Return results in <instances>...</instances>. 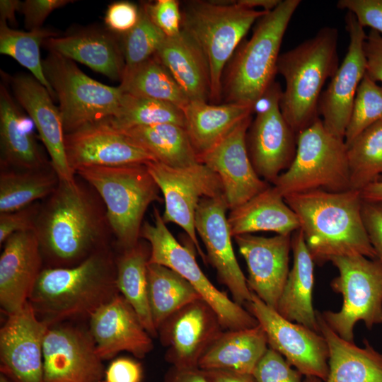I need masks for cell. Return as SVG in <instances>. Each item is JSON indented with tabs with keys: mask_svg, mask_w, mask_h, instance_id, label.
Wrapping results in <instances>:
<instances>
[{
	"mask_svg": "<svg viewBox=\"0 0 382 382\" xmlns=\"http://www.w3.org/2000/svg\"><path fill=\"white\" fill-rule=\"evenodd\" d=\"M294 262L278 301L276 311L286 320L319 332L312 294L314 261L307 248L302 231L291 237Z\"/></svg>",
	"mask_w": 382,
	"mask_h": 382,
	"instance_id": "f546056e",
	"label": "cell"
},
{
	"mask_svg": "<svg viewBox=\"0 0 382 382\" xmlns=\"http://www.w3.org/2000/svg\"><path fill=\"white\" fill-rule=\"evenodd\" d=\"M64 146L69 166L74 173L83 167L157 161L151 153L105 121L66 134Z\"/></svg>",
	"mask_w": 382,
	"mask_h": 382,
	"instance_id": "ffe728a7",
	"label": "cell"
},
{
	"mask_svg": "<svg viewBox=\"0 0 382 382\" xmlns=\"http://www.w3.org/2000/svg\"><path fill=\"white\" fill-rule=\"evenodd\" d=\"M281 95L267 110L256 115L246 136L254 169L261 178L272 183L290 166L296 151L297 134L281 112Z\"/></svg>",
	"mask_w": 382,
	"mask_h": 382,
	"instance_id": "603a6c76",
	"label": "cell"
},
{
	"mask_svg": "<svg viewBox=\"0 0 382 382\" xmlns=\"http://www.w3.org/2000/svg\"><path fill=\"white\" fill-rule=\"evenodd\" d=\"M190 101L210 100V76L207 57L184 30L166 37L155 54Z\"/></svg>",
	"mask_w": 382,
	"mask_h": 382,
	"instance_id": "f1b7e54d",
	"label": "cell"
},
{
	"mask_svg": "<svg viewBox=\"0 0 382 382\" xmlns=\"http://www.w3.org/2000/svg\"><path fill=\"white\" fill-rule=\"evenodd\" d=\"M116 276V259L106 247L74 266L43 268L28 301L49 327L90 318L120 294Z\"/></svg>",
	"mask_w": 382,
	"mask_h": 382,
	"instance_id": "3957f363",
	"label": "cell"
},
{
	"mask_svg": "<svg viewBox=\"0 0 382 382\" xmlns=\"http://www.w3.org/2000/svg\"><path fill=\"white\" fill-rule=\"evenodd\" d=\"M41 203L34 202L23 209L0 213V244L13 234L35 231Z\"/></svg>",
	"mask_w": 382,
	"mask_h": 382,
	"instance_id": "bcb514c9",
	"label": "cell"
},
{
	"mask_svg": "<svg viewBox=\"0 0 382 382\" xmlns=\"http://www.w3.org/2000/svg\"><path fill=\"white\" fill-rule=\"evenodd\" d=\"M58 35L57 32L45 28L30 31L15 30L0 21V53L12 57L28 69L52 98L56 96L44 74L40 48L45 40Z\"/></svg>",
	"mask_w": 382,
	"mask_h": 382,
	"instance_id": "ab89813d",
	"label": "cell"
},
{
	"mask_svg": "<svg viewBox=\"0 0 382 382\" xmlns=\"http://www.w3.org/2000/svg\"><path fill=\"white\" fill-rule=\"evenodd\" d=\"M366 74L373 81L382 82V35L371 30L364 42Z\"/></svg>",
	"mask_w": 382,
	"mask_h": 382,
	"instance_id": "f5cc1de1",
	"label": "cell"
},
{
	"mask_svg": "<svg viewBox=\"0 0 382 382\" xmlns=\"http://www.w3.org/2000/svg\"><path fill=\"white\" fill-rule=\"evenodd\" d=\"M273 184L284 197L316 190H350L345 140L330 134L316 119L297 134L294 160Z\"/></svg>",
	"mask_w": 382,
	"mask_h": 382,
	"instance_id": "ba28073f",
	"label": "cell"
},
{
	"mask_svg": "<svg viewBox=\"0 0 382 382\" xmlns=\"http://www.w3.org/2000/svg\"><path fill=\"white\" fill-rule=\"evenodd\" d=\"M120 132L166 166L183 168L200 163L185 128L179 125L164 123Z\"/></svg>",
	"mask_w": 382,
	"mask_h": 382,
	"instance_id": "836d02e7",
	"label": "cell"
},
{
	"mask_svg": "<svg viewBox=\"0 0 382 382\" xmlns=\"http://www.w3.org/2000/svg\"><path fill=\"white\" fill-rule=\"evenodd\" d=\"M338 39V30L325 26L279 57L277 71L285 81L280 110L296 134L318 118L322 89L339 66Z\"/></svg>",
	"mask_w": 382,
	"mask_h": 382,
	"instance_id": "277c9868",
	"label": "cell"
},
{
	"mask_svg": "<svg viewBox=\"0 0 382 382\" xmlns=\"http://www.w3.org/2000/svg\"><path fill=\"white\" fill-rule=\"evenodd\" d=\"M284 198L299 218L315 263L354 255L377 258L364 224L360 191L316 190Z\"/></svg>",
	"mask_w": 382,
	"mask_h": 382,
	"instance_id": "7a4b0ae2",
	"label": "cell"
},
{
	"mask_svg": "<svg viewBox=\"0 0 382 382\" xmlns=\"http://www.w3.org/2000/svg\"><path fill=\"white\" fill-rule=\"evenodd\" d=\"M71 0H26L22 2L21 11L24 16L25 28L34 30L42 28L48 16L54 10L63 7Z\"/></svg>",
	"mask_w": 382,
	"mask_h": 382,
	"instance_id": "681fc988",
	"label": "cell"
},
{
	"mask_svg": "<svg viewBox=\"0 0 382 382\" xmlns=\"http://www.w3.org/2000/svg\"><path fill=\"white\" fill-rule=\"evenodd\" d=\"M141 364L129 357L114 359L105 369V382H141Z\"/></svg>",
	"mask_w": 382,
	"mask_h": 382,
	"instance_id": "816d5d0a",
	"label": "cell"
},
{
	"mask_svg": "<svg viewBox=\"0 0 382 382\" xmlns=\"http://www.w3.org/2000/svg\"><path fill=\"white\" fill-rule=\"evenodd\" d=\"M145 165L163 197V221L180 226L207 264L206 254L197 237L195 217L202 199L224 195L219 177L202 163L183 168L170 167L158 161Z\"/></svg>",
	"mask_w": 382,
	"mask_h": 382,
	"instance_id": "7c38bea8",
	"label": "cell"
},
{
	"mask_svg": "<svg viewBox=\"0 0 382 382\" xmlns=\"http://www.w3.org/2000/svg\"><path fill=\"white\" fill-rule=\"evenodd\" d=\"M246 309L264 330L269 347L306 377L325 381L328 374V348L324 337L289 321L252 292Z\"/></svg>",
	"mask_w": 382,
	"mask_h": 382,
	"instance_id": "4fadbf2b",
	"label": "cell"
},
{
	"mask_svg": "<svg viewBox=\"0 0 382 382\" xmlns=\"http://www.w3.org/2000/svg\"><path fill=\"white\" fill-rule=\"evenodd\" d=\"M319 332L328 348V374L322 381L313 382H382V354L364 340L360 347L335 333L316 311Z\"/></svg>",
	"mask_w": 382,
	"mask_h": 382,
	"instance_id": "83f0119b",
	"label": "cell"
},
{
	"mask_svg": "<svg viewBox=\"0 0 382 382\" xmlns=\"http://www.w3.org/2000/svg\"><path fill=\"white\" fill-rule=\"evenodd\" d=\"M147 278L149 306L157 331L175 312L202 298L186 279L163 265L148 263Z\"/></svg>",
	"mask_w": 382,
	"mask_h": 382,
	"instance_id": "8d00e7d4",
	"label": "cell"
},
{
	"mask_svg": "<svg viewBox=\"0 0 382 382\" xmlns=\"http://www.w3.org/2000/svg\"><path fill=\"white\" fill-rule=\"evenodd\" d=\"M0 382H11L8 378L4 374H0Z\"/></svg>",
	"mask_w": 382,
	"mask_h": 382,
	"instance_id": "91938a15",
	"label": "cell"
},
{
	"mask_svg": "<svg viewBox=\"0 0 382 382\" xmlns=\"http://www.w3.org/2000/svg\"><path fill=\"white\" fill-rule=\"evenodd\" d=\"M120 81L125 93L169 103L182 110L190 101L156 55L125 69Z\"/></svg>",
	"mask_w": 382,
	"mask_h": 382,
	"instance_id": "d590c367",
	"label": "cell"
},
{
	"mask_svg": "<svg viewBox=\"0 0 382 382\" xmlns=\"http://www.w3.org/2000/svg\"><path fill=\"white\" fill-rule=\"evenodd\" d=\"M150 250L139 242L122 250L116 259V282L120 294L138 315L143 326L152 337H158L149 306L147 265Z\"/></svg>",
	"mask_w": 382,
	"mask_h": 382,
	"instance_id": "e575fe53",
	"label": "cell"
},
{
	"mask_svg": "<svg viewBox=\"0 0 382 382\" xmlns=\"http://www.w3.org/2000/svg\"><path fill=\"white\" fill-rule=\"evenodd\" d=\"M125 69L134 67L155 55L166 36L153 23L142 3L135 26L122 35Z\"/></svg>",
	"mask_w": 382,
	"mask_h": 382,
	"instance_id": "b9f144b4",
	"label": "cell"
},
{
	"mask_svg": "<svg viewBox=\"0 0 382 382\" xmlns=\"http://www.w3.org/2000/svg\"><path fill=\"white\" fill-rule=\"evenodd\" d=\"M42 261L35 231L16 233L4 243L0 256V306L7 316L28 301L43 270Z\"/></svg>",
	"mask_w": 382,
	"mask_h": 382,
	"instance_id": "d4e9b609",
	"label": "cell"
},
{
	"mask_svg": "<svg viewBox=\"0 0 382 382\" xmlns=\"http://www.w3.org/2000/svg\"><path fill=\"white\" fill-rule=\"evenodd\" d=\"M9 82L14 99L37 128L59 179L74 180L75 173L66 156L61 114L49 91L33 76L26 74L14 75Z\"/></svg>",
	"mask_w": 382,
	"mask_h": 382,
	"instance_id": "7402d4cb",
	"label": "cell"
},
{
	"mask_svg": "<svg viewBox=\"0 0 382 382\" xmlns=\"http://www.w3.org/2000/svg\"><path fill=\"white\" fill-rule=\"evenodd\" d=\"M269 348L262 328L224 330L201 357L199 369L252 374Z\"/></svg>",
	"mask_w": 382,
	"mask_h": 382,
	"instance_id": "1f68e13d",
	"label": "cell"
},
{
	"mask_svg": "<svg viewBox=\"0 0 382 382\" xmlns=\"http://www.w3.org/2000/svg\"><path fill=\"white\" fill-rule=\"evenodd\" d=\"M139 18V8L134 3L120 1L110 4L105 15V24L111 32L123 35L131 30Z\"/></svg>",
	"mask_w": 382,
	"mask_h": 382,
	"instance_id": "c3c4849f",
	"label": "cell"
},
{
	"mask_svg": "<svg viewBox=\"0 0 382 382\" xmlns=\"http://www.w3.org/2000/svg\"><path fill=\"white\" fill-rule=\"evenodd\" d=\"M75 174L94 189L104 203L119 248L124 250L135 246L147 208L162 200L146 165L83 167Z\"/></svg>",
	"mask_w": 382,
	"mask_h": 382,
	"instance_id": "8992f818",
	"label": "cell"
},
{
	"mask_svg": "<svg viewBox=\"0 0 382 382\" xmlns=\"http://www.w3.org/2000/svg\"><path fill=\"white\" fill-rule=\"evenodd\" d=\"M182 11V29L199 45L209 64L210 100L222 95L226 64L252 25L267 11L241 6L237 1H191Z\"/></svg>",
	"mask_w": 382,
	"mask_h": 382,
	"instance_id": "52a82bcc",
	"label": "cell"
},
{
	"mask_svg": "<svg viewBox=\"0 0 382 382\" xmlns=\"http://www.w3.org/2000/svg\"><path fill=\"white\" fill-rule=\"evenodd\" d=\"M162 382H207L202 370L180 369L170 366L166 371Z\"/></svg>",
	"mask_w": 382,
	"mask_h": 382,
	"instance_id": "11a10c76",
	"label": "cell"
},
{
	"mask_svg": "<svg viewBox=\"0 0 382 382\" xmlns=\"http://www.w3.org/2000/svg\"><path fill=\"white\" fill-rule=\"evenodd\" d=\"M119 36L107 28L82 27L50 37L44 45L49 52L79 62L111 80L121 81L125 63Z\"/></svg>",
	"mask_w": 382,
	"mask_h": 382,
	"instance_id": "484cf974",
	"label": "cell"
},
{
	"mask_svg": "<svg viewBox=\"0 0 382 382\" xmlns=\"http://www.w3.org/2000/svg\"><path fill=\"white\" fill-rule=\"evenodd\" d=\"M291 235L263 237L243 234L233 237L248 267V289L275 310L290 270Z\"/></svg>",
	"mask_w": 382,
	"mask_h": 382,
	"instance_id": "44dd1931",
	"label": "cell"
},
{
	"mask_svg": "<svg viewBox=\"0 0 382 382\" xmlns=\"http://www.w3.org/2000/svg\"><path fill=\"white\" fill-rule=\"evenodd\" d=\"M153 214L154 223L144 222L140 233V237L150 245L148 263L167 267L186 279L214 310L224 330L257 326V319L246 308L230 299L210 282L197 262L194 253L175 239L156 207Z\"/></svg>",
	"mask_w": 382,
	"mask_h": 382,
	"instance_id": "8fae6325",
	"label": "cell"
},
{
	"mask_svg": "<svg viewBox=\"0 0 382 382\" xmlns=\"http://www.w3.org/2000/svg\"><path fill=\"white\" fill-rule=\"evenodd\" d=\"M44 382H103L105 369L89 328L58 323L43 342Z\"/></svg>",
	"mask_w": 382,
	"mask_h": 382,
	"instance_id": "5bb4252c",
	"label": "cell"
},
{
	"mask_svg": "<svg viewBox=\"0 0 382 382\" xmlns=\"http://www.w3.org/2000/svg\"><path fill=\"white\" fill-rule=\"evenodd\" d=\"M49 326L28 301L0 330L1 372L13 382H44L43 342Z\"/></svg>",
	"mask_w": 382,
	"mask_h": 382,
	"instance_id": "d6986e66",
	"label": "cell"
},
{
	"mask_svg": "<svg viewBox=\"0 0 382 382\" xmlns=\"http://www.w3.org/2000/svg\"><path fill=\"white\" fill-rule=\"evenodd\" d=\"M345 28L349 39L347 52L327 88L322 92L318 105L325 128L343 139L358 86L366 74L364 42L366 34L364 28L348 11L345 16Z\"/></svg>",
	"mask_w": 382,
	"mask_h": 382,
	"instance_id": "ac0fdd59",
	"label": "cell"
},
{
	"mask_svg": "<svg viewBox=\"0 0 382 382\" xmlns=\"http://www.w3.org/2000/svg\"><path fill=\"white\" fill-rule=\"evenodd\" d=\"M227 209L224 195L202 199L195 213V228L219 281L228 289L233 300L243 306L251 299L252 292L233 251Z\"/></svg>",
	"mask_w": 382,
	"mask_h": 382,
	"instance_id": "2e32d148",
	"label": "cell"
},
{
	"mask_svg": "<svg viewBox=\"0 0 382 382\" xmlns=\"http://www.w3.org/2000/svg\"><path fill=\"white\" fill-rule=\"evenodd\" d=\"M34 125L5 85H0L1 169L37 170L52 166L34 134Z\"/></svg>",
	"mask_w": 382,
	"mask_h": 382,
	"instance_id": "4316f807",
	"label": "cell"
},
{
	"mask_svg": "<svg viewBox=\"0 0 382 382\" xmlns=\"http://www.w3.org/2000/svg\"><path fill=\"white\" fill-rule=\"evenodd\" d=\"M227 218L232 237L258 231L287 235L300 228L297 215L274 186L230 210Z\"/></svg>",
	"mask_w": 382,
	"mask_h": 382,
	"instance_id": "4dcf8cb0",
	"label": "cell"
},
{
	"mask_svg": "<svg viewBox=\"0 0 382 382\" xmlns=\"http://www.w3.org/2000/svg\"><path fill=\"white\" fill-rule=\"evenodd\" d=\"M88 328L103 360L123 351L143 359L154 349L152 337L120 294L91 316Z\"/></svg>",
	"mask_w": 382,
	"mask_h": 382,
	"instance_id": "cb8c5ba5",
	"label": "cell"
},
{
	"mask_svg": "<svg viewBox=\"0 0 382 382\" xmlns=\"http://www.w3.org/2000/svg\"><path fill=\"white\" fill-rule=\"evenodd\" d=\"M224 330L216 313L200 298L169 316L158 328V337L171 366L193 369Z\"/></svg>",
	"mask_w": 382,
	"mask_h": 382,
	"instance_id": "9a60e30c",
	"label": "cell"
},
{
	"mask_svg": "<svg viewBox=\"0 0 382 382\" xmlns=\"http://www.w3.org/2000/svg\"><path fill=\"white\" fill-rule=\"evenodd\" d=\"M300 0H282L257 20L252 36L238 48L222 83L226 103L253 108L274 82L282 40Z\"/></svg>",
	"mask_w": 382,
	"mask_h": 382,
	"instance_id": "5b68a950",
	"label": "cell"
},
{
	"mask_svg": "<svg viewBox=\"0 0 382 382\" xmlns=\"http://www.w3.org/2000/svg\"><path fill=\"white\" fill-rule=\"evenodd\" d=\"M330 262L338 271L330 286L342 295V306L337 312L320 313L335 333L353 342L359 321L369 329L382 324V262L361 255L336 257Z\"/></svg>",
	"mask_w": 382,
	"mask_h": 382,
	"instance_id": "30bf717a",
	"label": "cell"
},
{
	"mask_svg": "<svg viewBox=\"0 0 382 382\" xmlns=\"http://www.w3.org/2000/svg\"><path fill=\"white\" fill-rule=\"evenodd\" d=\"M185 128L197 155L213 147L238 123L251 116L253 108L225 103L192 100L183 109Z\"/></svg>",
	"mask_w": 382,
	"mask_h": 382,
	"instance_id": "d6a6232c",
	"label": "cell"
},
{
	"mask_svg": "<svg viewBox=\"0 0 382 382\" xmlns=\"http://www.w3.org/2000/svg\"><path fill=\"white\" fill-rule=\"evenodd\" d=\"M350 188L361 191L382 175V121L362 132L347 146Z\"/></svg>",
	"mask_w": 382,
	"mask_h": 382,
	"instance_id": "60d3db41",
	"label": "cell"
},
{
	"mask_svg": "<svg viewBox=\"0 0 382 382\" xmlns=\"http://www.w3.org/2000/svg\"><path fill=\"white\" fill-rule=\"evenodd\" d=\"M105 122L119 131L164 123L184 127L185 125L181 108L164 101L124 92L117 112Z\"/></svg>",
	"mask_w": 382,
	"mask_h": 382,
	"instance_id": "f35d334b",
	"label": "cell"
},
{
	"mask_svg": "<svg viewBox=\"0 0 382 382\" xmlns=\"http://www.w3.org/2000/svg\"><path fill=\"white\" fill-rule=\"evenodd\" d=\"M21 4L18 0H1L0 21L16 25V13L21 11Z\"/></svg>",
	"mask_w": 382,
	"mask_h": 382,
	"instance_id": "9f6ffc18",
	"label": "cell"
},
{
	"mask_svg": "<svg viewBox=\"0 0 382 382\" xmlns=\"http://www.w3.org/2000/svg\"><path fill=\"white\" fill-rule=\"evenodd\" d=\"M35 231L50 267L74 266L108 246L111 232L106 210L75 179L59 180L41 203Z\"/></svg>",
	"mask_w": 382,
	"mask_h": 382,
	"instance_id": "6da1fadb",
	"label": "cell"
},
{
	"mask_svg": "<svg viewBox=\"0 0 382 382\" xmlns=\"http://www.w3.org/2000/svg\"><path fill=\"white\" fill-rule=\"evenodd\" d=\"M257 382H302V374L269 347L253 373Z\"/></svg>",
	"mask_w": 382,
	"mask_h": 382,
	"instance_id": "ee69618b",
	"label": "cell"
},
{
	"mask_svg": "<svg viewBox=\"0 0 382 382\" xmlns=\"http://www.w3.org/2000/svg\"><path fill=\"white\" fill-rule=\"evenodd\" d=\"M59 181L52 166L37 170L1 169L0 213L18 210L46 199Z\"/></svg>",
	"mask_w": 382,
	"mask_h": 382,
	"instance_id": "74e56055",
	"label": "cell"
},
{
	"mask_svg": "<svg viewBox=\"0 0 382 382\" xmlns=\"http://www.w3.org/2000/svg\"><path fill=\"white\" fill-rule=\"evenodd\" d=\"M360 192L363 201L382 203V180L369 185Z\"/></svg>",
	"mask_w": 382,
	"mask_h": 382,
	"instance_id": "6f0895ef",
	"label": "cell"
},
{
	"mask_svg": "<svg viewBox=\"0 0 382 382\" xmlns=\"http://www.w3.org/2000/svg\"><path fill=\"white\" fill-rule=\"evenodd\" d=\"M251 122V116L246 117L213 147L198 155L199 162L219 177L230 210L270 186L257 175L248 154L246 136Z\"/></svg>",
	"mask_w": 382,
	"mask_h": 382,
	"instance_id": "e0dca14e",
	"label": "cell"
},
{
	"mask_svg": "<svg viewBox=\"0 0 382 382\" xmlns=\"http://www.w3.org/2000/svg\"><path fill=\"white\" fill-rule=\"evenodd\" d=\"M42 68L59 100L65 134L105 121L117 112L123 96L120 86L91 79L73 60L54 52L42 60Z\"/></svg>",
	"mask_w": 382,
	"mask_h": 382,
	"instance_id": "9c48e42d",
	"label": "cell"
},
{
	"mask_svg": "<svg viewBox=\"0 0 382 382\" xmlns=\"http://www.w3.org/2000/svg\"><path fill=\"white\" fill-rule=\"evenodd\" d=\"M337 7L352 13L362 28L382 35V0H339Z\"/></svg>",
	"mask_w": 382,
	"mask_h": 382,
	"instance_id": "7dc6e473",
	"label": "cell"
},
{
	"mask_svg": "<svg viewBox=\"0 0 382 382\" xmlns=\"http://www.w3.org/2000/svg\"><path fill=\"white\" fill-rule=\"evenodd\" d=\"M153 23L168 37L178 35L182 30V11L176 0H157L144 3Z\"/></svg>",
	"mask_w": 382,
	"mask_h": 382,
	"instance_id": "f6af8a7d",
	"label": "cell"
},
{
	"mask_svg": "<svg viewBox=\"0 0 382 382\" xmlns=\"http://www.w3.org/2000/svg\"><path fill=\"white\" fill-rule=\"evenodd\" d=\"M361 214L376 257L382 262V203L363 201Z\"/></svg>",
	"mask_w": 382,
	"mask_h": 382,
	"instance_id": "f907efd6",
	"label": "cell"
},
{
	"mask_svg": "<svg viewBox=\"0 0 382 382\" xmlns=\"http://www.w3.org/2000/svg\"><path fill=\"white\" fill-rule=\"evenodd\" d=\"M282 0H239L236 1L238 4L250 9L262 8L263 11L269 12L274 10Z\"/></svg>",
	"mask_w": 382,
	"mask_h": 382,
	"instance_id": "680465c9",
	"label": "cell"
},
{
	"mask_svg": "<svg viewBox=\"0 0 382 382\" xmlns=\"http://www.w3.org/2000/svg\"><path fill=\"white\" fill-rule=\"evenodd\" d=\"M207 382H257L252 374L221 369H201Z\"/></svg>",
	"mask_w": 382,
	"mask_h": 382,
	"instance_id": "db71d44e",
	"label": "cell"
},
{
	"mask_svg": "<svg viewBox=\"0 0 382 382\" xmlns=\"http://www.w3.org/2000/svg\"><path fill=\"white\" fill-rule=\"evenodd\" d=\"M379 121H382V86L365 74L358 86L345 132L346 145Z\"/></svg>",
	"mask_w": 382,
	"mask_h": 382,
	"instance_id": "7bdbcfd3",
	"label": "cell"
},
{
	"mask_svg": "<svg viewBox=\"0 0 382 382\" xmlns=\"http://www.w3.org/2000/svg\"><path fill=\"white\" fill-rule=\"evenodd\" d=\"M306 382H313V378H311V377H306Z\"/></svg>",
	"mask_w": 382,
	"mask_h": 382,
	"instance_id": "94428289",
	"label": "cell"
}]
</instances>
